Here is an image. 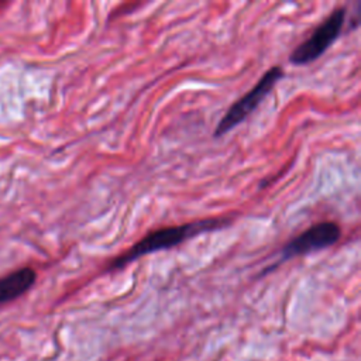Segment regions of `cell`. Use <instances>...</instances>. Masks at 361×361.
<instances>
[{
    "instance_id": "277c9868",
    "label": "cell",
    "mask_w": 361,
    "mask_h": 361,
    "mask_svg": "<svg viewBox=\"0 0 361 361\" xmlns=\"http://www.w3.org/2000/svg\"><path fill=\"white\" fill-rule=\"evenodd\" d=\"M341 235V228L337 223L334 221H320L313 226H310L307 230L302 231L298 234L295 238H292L289 243H286L282 247L281 257L278 261L272 265L265 268L264 274L269 272V269L278 267L279 264L298 257V255H305L313 251H320L324 248H329L334 245Z\"/></svg>"
},
{
    "instance_id": "3957f363",
    "label": "cell",
    "mask_w": 361,
    "mask_h": 361,
    "mask_svg": "<svg viewBox=\"0 0 361 361\" xmlns=\"http://www.w3.org/2000/svg\"><path fill=\"white\" fill-rule=\"evenodd\" d=\"M345 7H336L312 35L295 48L289 56V62L293 65H307L319 59L341 35L345 25Z\"/></svg>"
},
{
    "instance_id": "6da1fadb",
    "label": "cell",
    "mask_w": 361,
    "mask_h": 361,
    "mask_svg": "<svg viewBox=\"0 0 361 361\" xmlns=\"http://www.w3.org/2000/svg\"><path fill=\"white\" fill-rule=\"evenodd\" d=\"M231 220H233L231 217H226V216L209 217V219H200V220L189 221L179 226L157 228L145 234L138 243L131 245L126 252L111 259V262L107 267V271L120 269L128 265L130 262L138 259L142 255H148L157 251L176 247L199 234L224 228L231 223Z\"/></svg>"
},
{
    "instance_id": "7a4b0ae2",
    "label": "cell",
    "mask_w": 361,
    "mask_h": 361,
    "mask_svg": "<svg viewBox=\"0 0 361 361\" xmlns=\"http://www.w3.org/2000/svg\"><path fill=\"white\" fill-rule=\"evenodd\" d=\"M283 75L285 72L281 66L269 68L243 97H240L230 106V109L224 113L217 127L214 128L213 137L219 138L226 133H228L230 130H233L241 121H244L258 107L262 99L274 89L278 80L283 78Z\"/></svg>"
},
{
    "instance_id": "5b68a950",
    "label": "cell",
    "mask_w": 361,
    "mask_h": 361,
    "mask_svg": "<svg viewBox=\"0 0 361 361\" xmlns=\"http://www.w3.org/2000/svg\"><path fill=\"white\" fill-rule=\"evenodd\" d=\"M37 272L24 267L0 278V305L11 302L24 295L35 282Z\"/></svg>"
}]
</instances>
